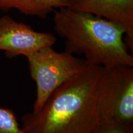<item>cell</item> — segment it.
Returning <instances> with one entry per match:
<instances>
[{
	"instance_id": "obj_5",
	"label": "cell",
	"mask_w": 133,
	"mask_h": 133,
	"mask_svg": "<svg viewBox=\"0 0 133 133\" xmlns=\"http://www.w3.org/2000/svg\"><path fill=\"white\" fill-rule=\"evenodd\" d=\"M56 42L52 33L35 30L9 16L0 17V50L4 51L8 58L25 57L43 48L52 46Z\"/></svg>"
},
{
	"instance_id": "obj_2",
	"label": "cell",
	"mask_w": 133,
	"mask_h": 133,
	"mask_svg": "<svg viewBox=\"0 0 133 133\" xmlns=\"http://www.w3.org/2000/svg\"><path fill=\"white\" fill-rule=\"evenodd\" d=\"M54 29L65 39V50L81 54L88 64L133 66L123 36L125 31L109 20L69 8L54 11Z\"/></svg>"
},
{
	"instance_id": "obj_7",
	"label": "cell",
	"mask_w": 133,
	"mask_h": 133,
	"mask_svg": "<svg viewBox=\"0 0 133 133\" xmlns=\"http://www.w3.org/2000/svg\"><path fill=\"white\" fill-rule=\"evenodd\" d=\"M73 0H0V9H16L25 16L45 19L56 9L69 8Z\"/></svg>"
},
{
	"instance_id": "obj_3",
	"label": "cell",
	"mask_w": 133,
	"mask_h": 133,
	"mask_svg": "<svg viewBox=\"0 0 133 133\" xmlns=\"http://www.w3.org/2000/svg\"><path fill=\"white\" fill-rule=\"evenodd\" d=\"M100 122L133 125V66H102L96 89Z\"/></svg>"
},
{
	"instance_id": "obj_6",
	"label": "cell",
	"mask_w": 133,
	"mask_h": 133,
	"mask_svg": "<svg viewBox=\"0 0 133 133\" xmlns=\"http://www.w3.org/2000/svg\"><path fill=\"white\" fill-rule=\"evenodd\" d=\"M109 20L125 31L126 45L133 50V0H73L69 7Z\"/></svg>"
},
{
	"instance_id": "obj_9",
	"label": "cell",
	"mask_w": 133,
	"mask_h": 133,
	"mask_svg": "<svg viewBox=\"0 0 133 133\" xmlns=\"http://www.w3.org/2000/svg\"><path fill=\"white\" fill-rule=\"evenodd\" d=\"M92 133H133V125L117 122H100Z\"/></svg>"
},
{
	"instance_id": "obj_4",
	"label": "cell",
	"mask_w": 133,
	"mask_h": 133,
	"mask_svg": "<svg viewBox=\"0 0 133 133\" xmlns=\"http://www.w3.org/2000/svg\"><path fill=\"white\" fill-rule=\"evenodd\" d=\"M31 78L36 83V99L33 111L42 107L61 84L83 70L88 64L67 51L57 52L52 46L41 48L25 56Z\"/></svg>"
},
{
	"instance_id": "obj_1",
	"label": "cell",
	"mask_w": 133,
	"mask_h": 133,
	"mask_svg": "<svg viewBox=\"0 0 133 133\" xmlns=\"http://www.w3.org/2000/svg\"><path fill=\"white\" fill-rule=\"evenodd\" d=\"M102 66L88 64L37 111L22 117L23 133H92L100 123L96 89Z\"/></svg>"
},
{
	"instance_id": "obj_8",
	"label": "cell",
	"mask_w": 133,
	"mask_h": 133,
	"mask_svg": "<svg viewBox=\"0 0 133 133\" xmlns=\"http://www.w3.org/2000/svg\"><path fill=\"white\" fill-rule=\"evenodd\" d=\"M0 133H23L12 109L0 107Z\"/></svg>"
}]
</instances>
